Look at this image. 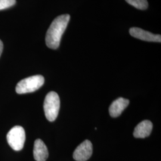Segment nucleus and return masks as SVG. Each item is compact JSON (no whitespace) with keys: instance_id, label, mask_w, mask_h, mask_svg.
<instances>
[{"instance_id":"2","label":"nucleus","mask_w":161,"mask_h":161,"mask_svg":"<svg viewBox=\"0 0 161 161\" xmlns=\"http://www.w3.org/2000/svg\"><path fill=\"white\" fill-rule=\"evenodd\" d=\"M44 83V78L40 75H34L19 81L16 86L18 94H26L34 92L40 88Z\"/></svg>"},{"instance_id":"1","label":"nucleus","mask_w":161,"mask_h":161,"mask_svg":"<svg viewBox=\"0 0 161 161\" xmlns=\"http://www.w3.org/2000/svg\"><path fill=\"white\" fill-rule=\"evenodd\" d=\"M69 14H62L56 17L47 32V46L52 49H57L60 45L62 36L69 23Z\"/></svg>"},{"instance_id":"8","label":"nucleus","mask_w":161,"mask_h":161,"mask_svg":"<svg viewBox=\"0 0 161 161\" xmlns=\"http://www.w3.org/2000/svg\"><path fill=\"white\" fill-rule=\"evenodd\" d=\"M130 103L129 100L120 97L115 100L110 106V115L113 118H116L121 115L122 112Z\"/></svg>"},{"instance_id":"4","label":"nucleus","mask_w":161,"mask_h":161,"mask_svg":"<svg viewBox=\"0 0 161 161\" xmlns=\"http://www.w3.org/2000/svg\"><path fill=\"white\" fill-rule=\"evenodd\" d=\"M25 131L23 127L16 125L13 127L7 134V140L10 146L16 151L21 150L25 142Z\"/></svg>"},{"instance_id":"6","label":"nucleus","mask_w":161,"mask_h":161,"mask_svg":"<svg viewBox=\"0 0 161 161\" xmlns=\"http://www.w3.org/2000/svg\"><path fill=\"white\" fill-rule=\"evenodd\" d=\"M130 34L133 37L141 40L149 42H161V36L160 35L153 34L139 28L133 27L130 28Z\"/></svg>"},{"instance_id":"10","label":"nucleus","mask_w":161,"mask_h":161,"mask_svg":"<svg viewBox=\"0 0 161 161\" xmlns=\"http://www.w3.org/2000/svg\"><path fill=\"white\" fill-rule=\"evenodd\" d=\"M129 4L139 10H146L148 7V2L147 0H125Z\"/></svg>"},{"instance_id":"3","label":"nucleus","mask_w":161,"mask_h":161,"mask_svg":"<svg viewBox=\"0 0 161 161\" xmlns=\"http://www.w3.org/2000/svg\"><path fill=\"white\" fill-rule=\"evenodd\" d=\"M60 98L54 92H50L47 94L44 102V110L46 118L50 122L55 121L60 109Z\"/></svg>"},{"instance_id":"11","label":"nucleus","mask_w":161,"mask_h":161,"mask_svg":"<svg viewBox=\"0 0 161 161\" xmlns=\"http://www.w3.org/2000/svg\"><path fill=\"white\" fill-rule=\"evenodd\" d=\"M16 3V0H0V10L8 8L14 6Z\"/></svg>"},{"instance_id":"5","label":"nucleus","mask_w":161,"mask_h":161,"mask_svg":"<svg viewBox=\"0 0 161 161\" xmlns=\"http://www.w3.org/2000/svg\"><path fill=\"white\" fill-rule=\"evenodd\" d=\"M92 145L90 141L86 140L75 150L73 157L77 161H86L92 156Z\"/></svg>"},{"instance_id":"12","label":"nucleus","mask_w":161,"mask_h":161,"mask_svg":"<svg viewBox=\"0 0 161 161\" xmlns=\"http://www.w3.org/2000/svg\"><path fill=\"white\" fill-rule=\"evenodd\" d=\"M3 43L2 41L0 40V57H1V53L3 52Z\"/></svg>"},{"instance_id":"9","label":"nucleus","mask_w":161,"mask_h":161,"mask_svg":"<svg viewBox=\"0 0 161 161\" xmlns=\"http://www.w3.org/2000/svg\"><path fill=\"white\" fill-rule=\"evenodd\" d=\"M153 128V124L150 121L144 120L139 123L135 128L133 135L136 138H145L149 136Z\"/></svg>"},{"instance_id":"7","label":"nucleus","mask_w":161,"mask_h":161,"mask_svg":"<svg viewBox=\"0 0 161 161\" xmlns=\"http://www.w3.org/2000/svg\"><path fill=\"white\" fill-rule=\"evenodd\" d=\"M33 153L36 161H46L48 157V152L46 145L39 138L35 141Z\"/></svg>"}]
</instances>
